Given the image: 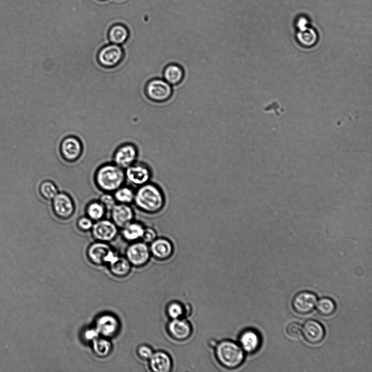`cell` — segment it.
Instances as JSON below:
<instances>
[{"mask_svg": "<svg viewBox=\"0 0 372 372\" xmlns=\"http://www.w3.org/2000/svg\"><path fill=\"white\" fill-rule=\"evenodd\" d=\"M163 79L172 86L180 85L185 77V71L182 66L175 63L168 65L164 69Z\"/></svg>", "mask_w": 372, "mask_h": 372, "instance_id": "obj_20", "label": "cell"}, {"mask_svg": "<svg viewBox=\"0 0 372 372\" xmlns=\"http://www.w3.org/2000/svg\"><path fill=\"white\" fill-rule=\"evenodd\" d=\"M110 271L117 277H126L130 272L131 263L126 257L117 255L109 263Z\"/></svg>", "mask_w": 372, "mask_h": 372, "instance_id": "obj_25", "label": "cell"}, {"mask_svg": "<svg viewBox=\"0 0 372 372\" xmlns=\"http://www.w3.org/2000/svg\"><path fill=\"white\" fill-rule=\"evenodd\" d=\"M87 254L92 262L96 265L109 264L117 255L109 243L95 241L88 247Z\"/></svg>", "mask_w": 372, "mask_h": 372, "instance_id": "obj_11", "label": "cell"}, {"mask_svg": "<svg viewBox=\"0 0 372 372\" xmlns=\"http://www.w3.org/2000/svg\"><path fill=\"white\" fill-rule=\"evenodd\" d=\"M166 203L164 193L157 185L149 182L135 190L134 204L137 209L153 215L163 210Z\"/></svg>", "mask_w": 372, "mask_h": 372, "instance_id": "obj_1", "label": "cell"}, {"mask_svg": "<svg viewBox=\"0 0 372 372\" xmlns=\"http://www.w3.org/2000/svg\"><path fill=\"white\" fill-rule=\"evenodd\" d=\"M316 311L323 316H330L336 311V305L333 300L329 298H323L316 302Z\"/></svg>", "mask_w": 372, "mask_h": 372, "instance_id": "obj_28", "label": "cell"}, {"mask_svg": "<svg viewBox=\"0 0 372 372\" xmlns=\"http://www.w3.org/2000/svg\"><path fill=\"white\" fill-rule=\"evenodd\" d=\"M144 226L142 223L135 221L131 222L120 230V235L126 242L129 243L141 240Z\"/></svg>", "mask_w": 372, "mask_h": 372, "instance_id": "obj_18", "label": "cell"}, {"mask_svg": "<svg viewBox=\"0 0 372 372\" xmlns=\"http://www.w3.org/2000/svg\"><path fill=\"white\" fill-rule=\"evenodd\" d=\"M305 340L311 344L321 343L325 339V329L321 324L315 320L306 321L302 328Z\"/></svg>", "mask_w": 372, "mask_h": 372, "instance_id": "obj_15", "label": "cell"}, {"mask_svg": "<svg viewBox=\"0 0 372 372\" xmlns=\"http://www.w3.org/2000/svg\"><path fill=\"white\" fill-rule=\"evenodd\" d=\"M144 94L151 101L162 103L169 100L173 95V88L164 79L149 80L144 88Z\"/></svg>", "mask_w": 372, "mask_h": 372, "instance_id": "obj_4", "label": "cell"}, {"mask_svg": "<svg viewBox=\"0 0 372 372\" xmlns=\"http://www.w3.org/2000/svg\"><path fill=\"white\" fill-rule=\"evenodd\" d=\"M94 222L91 219H89L86 216H82L78 218L77 221V225L78 229L82 232L86 233L91 232Z\"/></svg>", "mask_w": 372, "mask_h": 372, "instance_id": "obj_33", "label": "cell"}, {"mask_svg": "<svg viewBox=\"0 0 372 372\" xmlns=\"http://www.w3.org/2000/svg\"><path fill=\"white\" fill-rule=\"evenodd\" d=\"M287 334L293 338H298L302 335V327L298 323L289 324L286 328Z\"/></svg>", "mask_w": 372, "mask_h": 372, "instance_id": "obj_35", "label": "cell"}, {"mask_svg": "<svg viewBox=\"0 0 372 372\" xmlns=\"http://www.w3.org/2000/svg\"><path fill=\"white\" fill-rule=\"evenodd\" d=\"M241 347L247 353H253L259 348L261 338L259 334L253 330L245 331L240 339Z\"/></svg>", "mask_w": 372, "mask_h": 372, "instance_id": "obj_21", "label": "cell"}, {"mask_svg": "<svg viewBox=\"0 0 372 372\" xmlns=\"http://www.w3.org/2000/svg\"><path fill=\"white\" fill-rule=\"evenodd\" d=\"M157 232L152 227H145L141 240L142 242L150 244L157 238Z\"/></svg>", "mask_w": 372, "mask_h": 372, "instance_id": "obj_34", "label": "cell"}, {"mask_svg": "<svg viewBox=\"0 0 372 372\" xmlns=\"http://www.w3.org/2000/svg\"><path fill=\"white\" fill-rule=\"evenodd\" d=\"M308 21L305 17H299L297 21V27L299 30L304 29L308 27Z\"/></svg>", "mask_w": 372, "mask_h": 372, "instance_id": "obj_38", "label": "cell"}, {"mask_svg": "<svg viewBox=\"0 0 372 372\" xmlns=\"http://www.w3.org/2000/svg\"><path fill=\"white\" fill-rule=\"evenodd\" d=\"M126 181L135 188L149 182L152 177V171L145 163L137 161L125 170Z\"/></svg>", "mask_w": 372, "mask_h": 372, "instance_id": "obj_7", "label": "cell"}, {"mask_svg": "<svg viewBox=\"0 0 372 372\" xmlns=\"http://www.w3.org/2000/svg\"><path fill=\"white\" fill-rule=\"evenodd\" d=\"M120 230L111 219L104 218L94 223L90 232L95 241L110 243L118 237Z\"/></svg>", "mask_w": 372, "mask_h": 372, "instance_id": "obj_10", "label": "cell"}, {"mask_svg": "<svg viewBox=\"0 0 372 372\" xmlns=\"http://www.w3.org/2000/svg\"><path fill=\"white\" fill-rule=\"evenodd\" d=\"M151 253L148 244L142 240L130 243L126 250V258L131 264L140 267L146 264Z\"/></svg>", "mask_w": 372, "mask_h": 372, "instance_id": "obj_12", "label": "cell"}, {"mask_svg": "<svg viewBox=\"0 0 372 372\" xmlns=\"http://www.w3.org/2000/svg\"><path fill=\"white\" fill-rule=\"evenodd\" d=\"M85 216L94 223L105 218L108 212L104 205L99 200H93L87 203L85 207Z\"/></svg>", "mask_w": 372, "mask_h": 372, "instance_id": "obj_24", "label": "cell"}, {"mask_svg": "<svg viewBox=\"0 0 372 372\" xmlns=\"http://www.w3.org/2000/svg\"><path fill=\"white\" fill-rule=\"evenodd\" d=\"M98 199L104 205L108 212H110L117 204L112 193L102 192Z\"/></svg>", "mask_w": 372, "mask_h": 372, "instance_id": "obj_32", "label": "cell"}, {"mask_svg": "<svg viewBox=\"0 0 372 372\" xmlns=\"http://www.w3.org/2000/svg\"><path fill=\"white\" fill-rule=\"evenodd\" d=\"M171 335L178 340L188 338L191 334V327L187 321L180 319L172 320L169 325Z\"/></svg>", "mask_w": 372, "mask_h": 372, "instance_id": "obj_19", "label": "cell"}, {"mask_svg": "<svg viewBox=\"0 0 372 372\" xmlns=\"http://www.w3.org/2000/svg\"><path fill=\"white\" fill-rule=\"evenodd\" d=\"M140 356L145 359H149L154 354L152 349L147 346H142L138 350Z\"/></svg>", "mask_w": 372, "mask_h": 372, "instance_id": "obj_36", "label": "cell"}, {"mask_svg": "<svg viewBox=\"0 0 372 372\" xmlns=\"http://www.w3.org/2000/svg\"><path fill=\"white\" fill-rule=\"evenodd\" d=\"M120 323L115 316L105 314L100 316L96 322L95 329L99 335L105 337H112L118 333Z\"/></svg>", "mask_w": 372, "mask_h": 372, "instance_id": "obj_16", "label": "cell"}, {"mask_svg": "<svg viewBox=\"0 0 372 372\" xmlns=\"http://www.w3.org/2000/svg\"><path fill=\"white\" fill-rule=\"evenodd\" d=\"M84 151V142L77 136L68 135L60 142V155L67 163H73L78 161Z\"/></svg>", "mask_w": 372, "mask_h": 372, "instance_id": "obj_5", "label": "cell"}, {"mask_svg": "<svg viewBox=\"0 0 372 372\" xmlns=\"http://www.w3.org/2000/svg\"><path fill=\"white\" fill-rule=\"evenodd\" d=\"M168 312L172 320L180 319L184 313V308L179 302H172L169 306Z\"/></svg>", "mask_w": 372, "mask_h": 372, "instance_id": "obj_31", "label": "cell"}, {"mask_svg": "<svg viewBox=\"0 0 372 372\" xmlns=\"http://www.w3.org/2000/svg\"><path fill=\"white\" fill-rule=\"evenodd\" d=\"M216 346L218 359L225 367L236 368L243 363L245 357L244 350L236 343L225 341Z\"/></svg>", "mask_w": 372, "mask_h": 372, "instance_id": "obj_3", "label": "cell"}, {"mask_svg": "<svg viewBox=\"0 0 372 372\" xmlns=\"http://www.w3.org/2000/svg\"><path fill=\"white\" fill-rule=\"evenodd\" d=\"M125 57L122 45L107 44L100 48L96 54V60L103 68H113L119 66Z\"/></svg>", "mask_w": 372, "mask_h": 372, "instance_id": "obj_6", "label": "cell"}, {"mask_svg": "<svg viewBox=\"0 0 372 372\" xmlns=\"http://www.w3.org/2000/svg\"><path fill=\"white\" fill-rule=\"evenodd\" d=\"M297 36L299 42L305 45H311L314 43L316 40L315 31L312 29L308 28V27L304 29L299 30Z\"/></svg>", "mask_w": 372, "mask_h": 372, "instance_id": "obj_30", "label": "cell"}, {"mask_svg": "<svg viewBox=\"0 0 372 372\" xmlns=\"http://www.w3.org/2000/svg\"><path fill=\"white\" fill-rule=\"evenodd\" d=\"M139 155V149L135 143L132 142H123L114 150L113 163L125 170L137 161Z\"/></svg>", "mask_w": 372, "mask_h": 372, "instance_id": "obj_8", "label": "cell"}, {"mask_svg": "<svg viewBox=\"0 0 372 372\" xmlns=\"http://www.w3.org/2000/svg\"><path fill=\"white\" fill-rule=\"evenodd\" d=\"M149 360L150 368L154 371L168 372L172 368L170 356L162 351L154 353Z\"/></svg>", "mask_w": 372, "mask_h": 372, "instance_id": "obj_23", "label": "cell"}, {"mask_svg": "<svg viewBox=\"0 0 372 372\" xmlns=\"http://www.w3.org/2000/svg\"><path fill=\"white\" fill-rule=\"evenodd\" d=\"M99 335L97 330L95 328V329L87 330L85 333V337L87 340L93 341L98 338Z\"/></svg>", "mask_w": 372, "mask_h": 372, "instance_id": "obj_37", "label": "cell"}, {"mask_svg": "<svg viewBox=\"0 0 372 372\" xmlns=\"http://www.w3.org/2000/svg\"><path fill=\"white\" fill-rule=\"evenodd\" d=\"M110 213L111 220L120 230L135 220V213L130 204L117 203Z\"/></svg>", "mask_w": 372, "mask_h": 372, "instance_id": "obj_14", "label": "cell"}, {"mask_svg": "<svg viewBox=\"0 0 372 372\" xmlns=\"http://www.w3.org/2000/svg\"><path fill=\"white\" fill-rule=\"evenodd\" d=\"M317 297L311 292L303 291L295 295L292 300L294 311L301 315L311 313L316 306Z\"/></svg>", "mask_w": 372, "mask_h": 372, "instance_id": "obj_13", "label": "cell"}, {"mask_svg": "<svg viewBox=\"0 0 372 372\" xmlns=\"http://www.w3.org/2000/svg\"><path fill=\"white\" fill-rule=\"evenodd\" d=\"M52 212L61 220L71 219L76 210L75 203L72 197L66 192H59L51 201Z\"/></svg>", "mask_w": 372, "mask_h": 372, "instance_id": "obj_9", "label": "cell"}, {"mask_svg": "<svg viewBox=\"0 0 372 372\" xmlns=\"http://www.w3.org/2000/svg\"><path fill=\"white\" fill-rule=\"evenodd\" d=\"M94 182L102 192L113 194L126 182L125 170L113 162L103 164L95 171Z\"/></svg>", "mask_w": 372, "mask_h": 372, "instance_id": "obj_2", "label": "cell"}, {"mask_svg": "<svg viewBox=\"0 0 372 372\" xmlns=\"http://www.w3.org/2000/svg\"><path fill=\"white\" fill-rule=\"evenodd\" d=\"M135 190L132 186L123 185L117 189L113 195L117 203L130 204L134 203Z\"/></svg>", "mask_w": 372, "mask_h": 372, "instance_id": "obj_26", "label": "cell"}, {"mask_svg": "<svg viewBox=\"0 0 372 372\" xmlns=\"http://www.w3.org/2000/svg\"><path fill=\"white\" fill-rule=\"evenodd\" d=\"M39 194L43 198L48 201H51L57 196L59 190L58 186L50 180L43 181L39 185Z\"/></svg>", "mask_w": 372, "mask_h": 372, "instance_id": "obj_27", "label": "cell"}, {"mask_svg": "<svg viewBox=\"0 0 372 372\" xmlns=\"http://www.w3.org/2000/svg\"><path fill=\"white\" fill-rule=\"evenodd\" d=\"M93 342V349L94 353L100 357L108 355L112 348V343L105 339H95Z\"/></svg>", "mask_w": 372, "mask_h": 372, "instance_id": "obj_29", "label": "cell"}, {"mask_svg": "<svg viewBox=\"0 0 372 372\" xmlns=\"http://www.w3.org/2000/svg\"><path fill=\"white\" fill-rule=\"evenodd\" d=\"M130 35L127 26L117 24L110 27L108 32V39L110 43L123 45L127 42Z\"/></svg>", "mask_w": 372, "mask_h": 372, "instance_id": "obj_22", "label": "cell"}, {"mask_svg": "<svg viewBox=\"0 0 372 372\" xmlns=\"http://www.w3.org/2000/svg\"><path fill=\"white\" fill-rule=\"evenodd\" d=\"M149 246L151 254L158 259H168L174 251L173 244L171 240L165 238L157 237Z\"/></svg>", "mask_w": 372, "mask_h": 372, "instance_id": "obj_17", "label": "cell"}]
</instances>
